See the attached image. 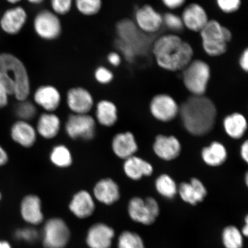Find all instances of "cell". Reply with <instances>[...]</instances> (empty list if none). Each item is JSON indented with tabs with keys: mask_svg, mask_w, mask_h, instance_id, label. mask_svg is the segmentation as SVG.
Listing matches in <instances>:
<instances>
[{
	"mask_svg": "<svg viewBox=\"0 0 248 248\" xmlns=\"http://www.w3.org/2000/svg\"><path fill=\"white\" fill-rule=\"evenodd\" d=\"M152 51L158 66L171 72L182 71L193 60L191 45L176 33L160 36L152 45Z\"/></svg>",
	"mask_w": 248,
	"mask_h": 248,
	"instance_id": "1",
	"label": "cell"
},
{
	"mask_svg": "<svg viewBox=\"0 0 248 248\" xmlns=\"http://www.w3.org/2000/svg\"><path fill=\"white\" fill-rule=\"evenodd\" d=\"M179 110L185 128L191 134H207L215 126L217 116L215 105L204 95L192 96L183 103Z\"/></svg>",
	"mask_w": 248,
	"mask_h": 248,
	"instance_id": "2",
	"label": "cell"
},
{
	"mask_svg": "<svg viewBox=\"0 0 248 248\" xmlns=\"http://www.w3.org/2000/svg\"><path fill=\"white\" fill-rule=\"evenodd\" d=\"M0 82L17 101L29 99L31 93L29 71L24 62L11 52H0Z\"/></svg>",
	"mask_w": 248,
	"mask_h": 248,
	"instance_id": "3",
	"label": "cell"
},
{
	"mask_svg": "<svg viewBox=\"0 0 248 248\" xmlns=\"http://www.w3.org/2000/svg\"><path fill=\"white\" fill-rule=\"evenodd\" d=\"M200 33L203 51L211 57L224 55L232 38L231 31L216 20H209Z\"/></svg>",
	"mask_w": 248,
	"mask_h": 248,
	"instance_id": "4",
	"label": "cell"
},
{
	"mask_svg": "<svg viewBox=\"0 0 248 248\" xmlns=\"http://www.w3.org/2000/svg\"><path fill=\"white\" fill-rule=\"evenodd\" d=\"M211 77V69L206 62L193 60L182 70V79L186 88L193 95L205 93Z\"/></svg>",
	"mask_w": 248,
	"mask_h": 248,
	"instance_id": "5",
	"label": "cell"
},
{
	"mask_svg": "<svg viewBox=\"0 0 248 248\" xmlns=\"http://www.w3.org/2000/svg\"><path fill=\"white\" fill-rule=\"evenodd\" d=\"M117 39L134 49L138 55H142L148 50L151 40L145 34L138 29L134 21L123 18L116 25Z\"/></svg>",
	"mask_w": 248,
	"mask_h": 248,
	"instance_id": "6",
	"label": "cell"
},
{
	"mask_svg": "<svg viewBox=\"0 0 248 248\" xmlns=\"http://www.w3.org/2000/svg\"><path fill=\"white\" fill-rule=\"evenodd\" d=\"M33 29L40 39L45 41H54L60 38L63 26L60 16L51 9H44L34 16Z\"/></svg>",
	"mask_w": 248,
	"mask_h": 248,
	"instance_id": "7",
	"label": "cell"
},
{
	"mask_svg": "<svg viewBox=\"0 0 248 248\" xmlns=\"http://www.w3.org/2000/svg\"><path fill=\"white\" fill-rule=\"evenodd\" d=\"M65 131L73 140L90 141L94 139L96 121L89 114H71L65 124Z\"/></svg>",
	"mask_w": 248,
	"mask_h": 248,
	"instance_id": "8",
	"label": "cell"
},
{
	"mask_svg": "<svg viewBox=\"0 0 248 248\" xmlns=\"http://www.w3.org/2000/svg\"><path fill=\"white\" fill-rule=\"evenodd\" d=\"M70 229L64 220H47L43 229V244L45 248H64L70 240Z\"/></svg>",
	"mask_w": 248,
	"mask_h": 248,
	"instance_id": "9",
	"label": "cell"
},
{
	"mask_svg": "<svg viewBox=\"0 0 248 248\" xmlns=\"http://www.w3.org/2000/svg\"><path fill=\"white\" fill-rule=\"evenodd\" d=\"M128 213L133 221L144 225H150L159 215V207L153 198H147L143 200L135 197L129 201Z\"/></svg>",
	"mask_w": 248,
	"mask_h": 248,
	"instance_id": "10",
	"label": "cell"
},
{
	"mask_svg": "<svg viewBox=\"0 0 248 248\" xmlns=\"http://www.w3.org/2000/svg\"><path fill=\"white\" fill-rule=\"evenodd\" d=\"M28 20L26 9L22 6L14 5L0 16V29L8 35H17L23 31Z\"/></svg>",
	"mask_w": 248,
	"mask_h": 248,
	"instance_id": "11",
	"label": "cell"
},
{
	"mask_svg": "<svg viewBox=\"0 0 248 248\" xmlns=\"http://www.w3.org/2000/svg\"><path fill=\"white\" fill-rule=\"evenodd\" d=\"M133 21L138 29L147 35L158 32L163 25V15L149 4H145L136 9Z\"/></svg>",
	"mask_w": 248,
	"mask_h": 248,
	"instance_id": "12",
	"label": "cell"
},
{
	"mask_svg": "<svg viewBox=\"0 0 248 248\" xmlns=\"http://www.w3.org/2000/svg\"><path fill=\"white\" fill-rule=\"evenodd\" d=\"M66 104L73 114H89L94 106V99L88 89L73 87L67 91Z\"/></svg>",
	"mask_w": 248,
	"mask_h": 248,
	"instance_id": "13",
	"label": "cell"
},
{
	"mask_svg": "<svg viewBox=\"0 0 248 248\" xmlns=\"http://www.w3.org/2000/svg\"><path fill=\"white\" fill-rule=\"evenodd\" d=\"M33 103L46 112H55L61 106L62 95L57 87L43 85L38 87L33 94Z\"/></svg>",
	"mask_w": 248,
	"mask_h": 248,
	"instance_id": "14",
	"label": "cell"
},
{
	"mask_svg": "<svg viewBox=\"0 0 248 248\" xmlns=\"http://www.w3.org/2000/svg\"><path fill=\"white\" fill-rule=\"evenodd\" d=\"M181 17L184 27L194 32H200L209 21L206 9L197 2L186 6Z\"/></svg>",
	"mask_w": 248,
	"mask_h": 248,
	"instance_id": "15",
	"label": "cell"
},
{
	"mask_svg": "<svg viewBox=\"0 0 248 248\" xmlns=\"http://www.w3.org/2000/svg\"><path fill=\"white\" fill-rule=\"evenodd\" d=\"M150 109L157 120L169 122L177 115L179 108L174 99L170 95L160 94L155 96L152 100Z\"/></svg>",
	"mask_w": 248,
	"mask_h": 248,
	"instance_id": "16",
	"label": "cell"
},
{
	"mask_svg": "<svg viewBox=\"0 0 248 248\" xmlns=\"http://www.w3.org/2000/svg\"><path fill=\"white\" fill-rule=\"evenodd\" d=\"M114 236L112 228L103 223H97L89 229L86 238L89 248H110Z\"/></svg>",
	"mask_w": 248,
	"mask_h": 248,
	"instance_id": "17",
	"label": "cell"
},
{
	"mask_svg": "<svg viewBox=\"0 0 248 248\" xmlns=\"http://www.w3.org/2000/svg\"><path fill=\"white\" fill-rule=\"evenodd\" d=\"M92 195L99 202L105 205H111L120 199V188L112 179L103 178L96 183Z\"/></svg>",
	"mask_w": 248,
	"mask_h": 248,
	"instance_id": "18",
	"label": "cell"
},
{
	"mask_svg": "<svg viewBox=\"0 0 248 248\" xmlns=\"http://www.w3.org/2000/svg\"><path fill=\"white\" fill-rule=\"evenodd\" d=\"M20 214L25 221L30 225H38L44 220L42 201L38 195L29 194L23 198L20 204Z\"/></svg>",
	"mask_w": 248,
	"mask_h": 248,
	"instance_id": "19",
	"label": "cell"
},
{
	"mask_svg": "<svg viewBox=\"0 0 248 248\" xmlns=\"http://www.w3.org/2000/svg\"><path fill=\"white\" fill-rule=\"evenodd\" d=\"M69 207L70 212L77 218H87L94 212L95 200L88 191L80 190L73 195Z\"/></svg>",
	"mask_w": 248,
	"mask_h": 248,
	"instance_id": "20",
	"label": "cell"
},
{
	"mask_svg": "<svg viewBox=\"0 0 248 248\" xmlns=\"http://www.w3.org/2000/svg\"><path fill=\"white\" fill-rule=\"evenodd\" d=\"M10 135L12 140L21 147L29 148L36 143L38 133L32 124L18 120L12 125Z\"/></svg>",
	"mask_w": 248,
	"mask_h": 248,
	"instance_id": "21",
	"label": "cell"
},
{
	"mask_svg": "<svg viewBox=\"0 0 248 248\" xmlns=\"http://www.w3.org/2000/svg\"><path fill=\"white\" fill-rule=\"evenodd\" d=\"M38 135L46 140L57 137L61 128V120L55 112L40 114L35 127Z\"/></svg>",
	"mask_w": 248,
	"mask_h": 248,
	"instance_id": "22",
	"label": "cell"
},
{
	"mask_svg": "<svg viewBox=\"0 0 248 248\" xmlns=\"http://www.w3.org/2000/svg\"><path fill=\"white\" fill-rule=\"evenodd\" d=\"M111 149L118 157L125 160L133 156L138 150V145L132 133H119L111 141Z\"/></svg>",
	"mask_w": 248,
	"mask_h": 248,
	"instance_id": "23",
	"label": "cell"
},
{
	"mask_svg": "<svg viewBox=\"0 0 248 248\" xmlns=\"http://www.w3.org/2000/svg\"><path fill=\"white\" fill-rule=\"evenodd\" d=\"M181 148L178 140L173 136H157L154 145L155 154L166 160H172L177 157Z\"/></svg>",
	"mask_w": 248,
	"mask_h": 248,
	"instance_id": "24",
	"label": "cell"
},
{
	"mask_svg": "<svg viewBox=\"0 0 248 248\" xmlns=\"http://www.w3.org/2000/svg\"><path fill=\"white\" fill-rule=\"evenodd\" d=\"M179 194L186 202L195 205L203 200L207 191L199 179L193 178L190 183H183L180 186Z\"/></svg>",
	"mask_w": 248,
	"mask_h": 248,
	"instance_id": "25",
	"label": "cell"
},
{
	"mask_svg": "<svg viewBox=\"0 0 248 248\" xmlns=\"http://www.w3.org/2000/svg\"><path fill=\"white\" fill-rule=\"evenodd\" d=\"M95 121L105 127H111L115 124L118 119L116 105L112 101L102 100L96 104Z\"/></svg>",
	"mask_w": 248,
	"mask_h": 248,
	"instance_id": "26",
	"label": "cell"
},
{
	"mask_svg": "<svg viewBox=\"0 0 248 248\" xmlns=\"http://www.w3.org/2000/svg\"><path fill=\"white\" fill-rule=\"evenodd\" d=\"M124 170L132 180H139L143 176H149L153 172V166L141 158L132 156L125 160Z\"/></svg>",
	"mask_w": 248,
	"mask_h": 248,
	"instance_id": "27",
	"label": "cell"
},
{
	"mask_svg": "<svg viewBox=\"0 0 248 248\" xmlns=\"http://www.w3.org/2000/svg\"><path fill=\"white\" fill-rule=\"evenodd\" d=\"M224 125L229 136L233 139H240L246 131L247 122L242 114L234 113L225 118Z\"/></svg>",
	"mask_w": 248,
	"mask_h": 248,
	"instance_id": "28",
	"label": "cell"
},
{
	"mask_svg": "<svg viewBox=\"0 0 248 248\" xmlns=\"http://www.w3.org/2000/svg\"><path fill=\"white\" fill-rule=\"evenodd\" d=\"M204 162L210 166H218L225 162L227 153L222 144L214 142L210 146L204 148L202 153Z\"/></svg>",
	"mask_w": 248,
	"mask_h": 248,
	"instance_id": "29",
	"label": "cell"
},
{
	"mask_svg": "<svg viewBox=\"0 0 248 248\" xmlns=\"http://www.w3.org/2000/svg\"><path fill=\"white\" fill-rule=\"evenodd\" d=\"M49 157L51 163L59 169L69 168L73 162L70 149L63 144H58L52 148Z\"/></svg>",
	"mask_w": 248,
	"mask_h": 248,
	"instance_id": "30",
	"label": "cell"
},
{
	"mask_svg": "<svg viewBox=\"0 0 248 248\" xmlns=\"http://www.w3.org/2000/svg\"><path fill=\"white\" fill-rule=\"evenodd\" d=\"M74 6L80 15L92 17L98 15L103 7L102 0H74Z\"/></svg>",
	"mask_w": 248,
	"mask_h": 248,
	"instance_id": "31",
	"label": "cell"
},
{
	"mask_svg": "<svg viewBox=\"0 0 248 248\" xmlns=\"http://www.w3.org/2000/svg\"><path fill=\"white\" fill-rule=\"evenodd\" d=\"M15 113L18 120L30 122L31 120L35 119L38 111L36 105L28 99L18 101L15 108Z\"/></svg>",
	"mask_w": 248,
	"mask_h": 248,
	"instance_id": "32",
	"label": "cell"
},
{
	"mask_svg": "<svg viewBox=\"0 0 248 248\" xmlns=\"http://www.w3.org/2000/svg\"><path fill=\"white\" fill-rule=\"evenodd\" d=\"M222 241L226 248H242L243 238L241 232L235 226L226 228L222 232Z\"/></svg>",
	"mask_w": 248,
	"mask_h": 248,
	"instance_id": "33",
	"label": "cell"
},
{
	"mask_svg": "<svg viewBox=\"0 0 248 248\" xmlns=\"http://www.w3.org/2000/svg\"><path fill=\"white\" fill-rule=\"evenodd\" d=\"M156 188L159 193L167 198H172L177 192L175 182L169 175H160L156 181Z\"/></svg>",
	"mask_w": 248,
	"mask_h": 248,
	"instance_id": "34",
	"label": "cell"
},
{
	"mask_svg": "<svg viewBox=\"0 0 248 248\" xmlns=\"http://www.w3.org/2000/svg\"><path fill=\"white\" fill-rule=\"evenodd\" d=\"M118 248H144L143 241L138 234L125 231L118 239Z\"/></svg>",
	"mask_w": 248,
	"mask_h": 248,
	"instance_id": "35",
	"label": "cell"
},
{
	"mask_svg": "<svg viewBox=\"0 0 248 248\" xmlns=\"http://www.w3.org/2000/svg\"><path fill=\"white\" fill-rule=\"evenodd\" d=\"M163 23L173 33L181 32L185 28L181 17L171 12L163 15Z\"/></svg>",
	"mask_w": 248,
	"mask_h": 248,
	"instance_id": "36",
	"label": "cell"
},
{
	"mask_svg": "<svg viewBox=\"0 0 248 248\" xmlns=\"http://www.w3.org/2000/svg\"><path fill=\"white\" fill-rule=\"evenodd\" d=\"M74 0H49L51 10L59 16L70 13L74 7Z\"/></svg>",
	"mask_w": 248,
	"mask_h": 248,
	"instance_id": "37",
	"label": "cell"
},
{
	"mask_svg": "<svg viewBox=\"0 0 248 248\" xmlns=\"http://www.w3.org/2000/svg\"><path fill=\"white\" fill-rule=\"evenodd\" d=\"M94 77L95 81L102 85L110 84L114 78L112 71L104 66L96 68L94 72Z\"/></svg>",
	"mask_w": 248,
	"mask_h": 248,
	"instance_id": "38",
	"label": "cell"
},
{
	"mask_svg": "<svg viewBox=\"0 0 248 248\" xmlns=\"http://www.w3.org/2000/svg\"><path fill=\"white\" fill-rule=\"evenodd\" d=\"M217 7L223 13L232 14L239 10L241 0H216Z\"/></svg>",
	"mask_w": 248,
	"mask_h": 248,
	"instance_id": "39",
	"label": "cell"
},
{
	"mask_svg": "<svg viewBox=\"0 0 248 248\" xmlns=\"http://www.w3.org/2000/svg\"><path fill=\"white\" fill-rule=\"evenodd\" d=\"M16 235L18 239L31 243V242H33L37 239L38 233L35 229L27 228L19 229L16 233Z\"/></svg>",
	"mask_w": 248,
	"mask_h": 248,
	"instance_id": "40",
	"label": "cell"
},
{
	"mask_svg": "<svg viewBox=\"0 0 248 248\" xmlns=\"http://www.w3.org/2000/svg\"><path fill=\"white\" fill-rule=\"evenodd\" d=\"M107 61L111 66L117 67L122 64V57L118 52H110L108 54Z\"/></svg>",
	"mask_w": 248,
	"mask_h": 248,
	"instance_id": "41",
	"label": "cell"
},
{
	"mask_svg": "<svg viewBox=\"0 0 248 248\" xmlns=\"http://www.w3.org/2000/svg\"><path fill=\"white\" fill-rule=\"evenodd\" d=\"M163 4L170 10H176L185 4L187 0H161Z\"/></svg>",
	"mask_w": 248,
	"mask_h": 248,
	"instance_id": "42",
	"label": "cell"
},
{
	"mask_svg": "<svg viewBox=\"0 0 248 248\" xmlns=\"http://www.w3.org/2000/svg\"><path fill=\"white\" fill-rule=\"evenodd\" d=\"M9 94L5 86L0 82V109L7 106L9 102Z\"/></svg>",
	"mask_w": 248,
	"mask_h": 248,
	"instance_id": "43",
	"label": "cell"
},
{
	"mask_svg": "<svg viewBox=\"0 0 248 248\" xmlns=\"http://www.w3.org/2000/svg\"><path fill=\"white\" fill-rule=\"evenodd\" d=\"M239 65L241 69L245 72L248 71V49L246 48L242 52L239 58Z\"/></svg>",
	"mask_w": 248,
	"mask_h": 248,
	"instance_id": "44",
	"label": "cell"
},
{
	"mask_svg": "<svg viewBox=\"0 0 248 248\" xmlns=\"http://www.w3.org/2000/svg\"><path fill=\"white\" fill-rule=\"evenodd\" d=\"M9 160V156L7 152L0 145V167L7 164Z\"/></svg>",
	"mask_w": 248,
	"mask_h": 248,
	"instance_id": "45",
	"label": "cell"
},
{
	"mask_svg": "<svg viewBox=\"0 0 248 248\" xmlns=\"http://www.w3.org/2000/svg\"><path fill=\"white\" fill-rule=\"evenodd\" d=\"M241 155L242 157L245 162H248V142L246 141L242 145L241 149Z\"/></svg>",
	"mask_w": 248,
	"mask_h": 248,
	"instance_id": "46",
	"label": "cell"
},
{
	"mask_svg": "<svg viewBox=\"0 0 248 248\" xmlns=\"http://www.w3.org/2000/svg\"><path fill=\"white\" fill-rule=\"evenodd\" d=\"M29 4L32 5H39L43 4L46 0H26Z\"/></svg>",
	"mask_w": 248,
	"mask_h": 248,
	"instance_id": "47",
	"label": "cell"
},
{
	"mask_svg": "<svg viewBox=\"0 0 248 248\" xmlns=\"http://www.w3.org/2000/svg\"><path fill=\"white\" fill-rule=\"evenodd\" d=\"M0 248H12V247L8 241L0 240Z\"/></svg>",
	"mask_w": 248,
	"mask_h": 248,
	"instance_id": "48",
	"label": "cell"
},
{
	"mask_svg": "<svg viewBox=\"0 0 248 248\" xmlns=\"http://www.w3.org/2000/svg\"><path fill=\"white\" fill-rule=\"evenodd\" d=\"M243 234L245 235V236H247L248 233V217H246V225L243 227Z\"/></svg>",
	"mask_w": 248,
	"mask_h": 248,
	"instance_id": "49",
	"label": "cell"
},
{
	"mask_svg": "<svg viewBox=\"0 0 248 248\" xmlns=\"http://www.w3.org/2000/svg\"><path fill=\"white\" fill-rule=\"evenodd\" d=\"M5 1H7L8 4L14 6L18 5L22 0H5Z\"/></svg>",
	"mask_w": 248,
	"mask_h": 248,
	"instance_id": "50",
	"label": "cell"
},
{
	"mask_svg": "<svg viewBox=\"0 0 248 248\" xmlns=\"http://www.w3.org/2000/svg\"><path fill=\"white\" fill-rule=\"evenodd\" d=\"M2 194H1V192H0V202H1V200H2Z\"/></svg>",
	"mask_w": 248,
	"mask_h": 248,
	"instance_id": "51",
	"label": "cell"
},
{
	"mask_svg": "<svg viewBox=\"0 0 248 248\" xmlns=\"http://www.w3.org/2000/svg\"><path fill=\"white\" fill-rule=\"evenodd\" d=\"M0 16H1V14H0Z\"/></svg>",
	"mask_w": 248,
	"mask_h": 248,
	"instance_id": "52",
	"label": "cell"
}]
</instances>
